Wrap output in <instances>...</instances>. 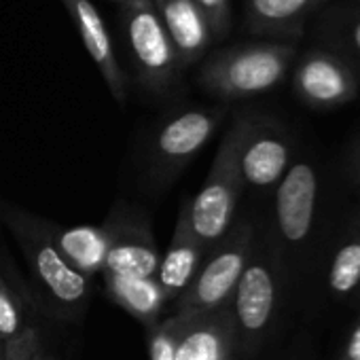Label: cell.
Segmentation results:
<instances>
[{"mask_svg": "<svg viewBox=\"0 0 360 360\" xmlns=\"http://www.w3.org/2000/svg\"><path fill=\"white\" fill-rule=\"evenodd\" d=\"M295 56V43L286 41L240 43L206 58L198 72V83L219 100L252 98L282 83Z\"/></svg>", "mask_w": 360, "mask_h": 360, "instance_id": "obj_1", "label": "cell"}, {"mask_svg": "<svg viewBox=\"0 0 360 360\" xmlns=\"http://www.w3.org/2000/svg\"><path fill=\"white\" fill-rule=\"evenodd\" d=\"M250 125V115H240L225 134L210 165L202 191L187 204L189 225L202 246L212 250L236 223L238 202L244 189L240 150Z\"/></svg>", "mask_w": 360, "mask_h": 360, "instance_id": "obj_2", "label": "cell"}, {"mask_svg": "<svg viewBox=\"0 0 360 360\" xmlns=\"http://www.w3.org/2000/svg\"><path fill=\"white\" fill-rule=\"evenodd\" d=\"M3 217L45 292L68 314L81 309L91 290L89 278L66 261L56 242V227L18 208H5Z\"/></svg>", "mask_w": 360, "mask_h": 360, "instance_id": "obj_3", "label": "cell"}, {"mask_svg": "<svg viewBox=\"0 0 360 360\" xmlns=\"http://www.w3.org/2000/svg\"><path fill=\"white\" fill-rule=\"evenodd\" d=\"M119 24L138 83L153 96H169L185 70L153 0H129L121 5Z\"/></svg>", "mask_w": 360, "mask_h": 360, "instance_id": "obj_4", "label": "cell"}, {"mask_svg": "<svg viewBox=\"0 0 360 360\" xmlns=\"http://www.w3.org/2000/svg\"><path fill=\"white\" fill-rule=\"evenodd\" d=\"M255 246V227L248 221L233 223L227 236L208 250L193 282L174 299V311L178 316H193L214 311L231 303L242 271L250 259Z\"/></svg>", "mask_w": 360, "mask_h": 360, "instance_id": "obj_5", "label": "cell"}, {"mask_svg": "<svg viewBox=\"0 0 360 360\" xmlns=\"http://www.w3.org/2000/svg\"><path fill=\"white\" fill-rule=\"evenodd\" d=\"M278 305V269L265 246H255L231 297V311L238 330V352L255 356L263 345Z\"/></svg>", "mask_w": 360, "mask_h": 360, "instance_id": "obj_6", "label": "cell"}, {"mask_svg": "<svg viewBox=\"0 0 360 360\" xmlns=\"http://www.w3.org/2000/svg\"><path fill=\"white\" fill-rule=\"evenodd\" d=\"M225 108H187L167 117L155 131L150 142L153 174L165 183L183 169L212 138Z\"/></svg>", "mask_w": 360, "mask_h": 360, "instance_id": "obj_7", "label": "cell"}, {"mask_svg": "<svg viewBox=\"0 0 360 360\" xmlns=\"http://www.w3.org/2000/svg\"><path fill=\"white\" fill-rule=\"evenodd\" d=\"M292 87L307 106L335 108L356 98L358 79L341 53L309 49L297 62Z\"/></svg>", "mask_w": 360, "mask_h": 360, "instance_id": "obj_8", "label": "cell"}, {"mask_svg": "<svg viewBox=\"0 0 360 360\" xmlns=\"http://www.w3.org/2000/svg\"><path fill=\"white\" fill-rule=\"evenodd\" d=\"M110 233L104 276L155 278L159 269V248L144 221L131 217H110L106 223Z\"/></svg>", "mask_w": 360, "mask_h": 360, "instance_id": "obj_9", "label": "cell"}, {"mask_svg": "<svg viewBox=\"0 0 360 360\" xmlns=\"http://www.w3.org/2000/svg\"><path fill=\"white\" fill-rule=\"evenodd\" d=\"M318 195V178L316 169L309 163H295L282 180L276 191V223L280 236L288 244H301L314 223Z\"/></svg>", "mask_w": 360, "mask_h": 360, "instance_id": "obj_10", "label": "cell"}, {"mask_svg": "<svg viewBox=\"0 0 360 360\" xmlns=\"http://www.w3.org/2000/svg\"><path fill=\"white\" fill-rule=\"evenodd\" d=\"M238 330L231 303L187 320L176 345V360H236Z\"/></svg>", "mask_w": 360, "mask_h": 360, "instance_id": "obj_11", "label": "cell"}, {"mask_svg": "<svg viewBox=\"0 0 360 360\" xmlns=\"http://www.w3.org/2000/svg\"><path fill=\"white\" fill-rule=\"evenodd\" d=\"M62 5L66 7L68 18L72 20L89 58L96 62L110 96L117 100V104H125L127 100L125 72L117 60L112 39L98 9L94 7L91 0H62Z\"/></svg>", "mask_w": 360, "mask_h": 360, "instance_id": "obj_12", "label": "cell"}, {"mask_svg": "<svg viewBox=\"0 0 360 360\" xmlns=\"http://www.w3.org/2000/svg\"><path fill=\"white\" fill-rule=\"evenodd\" d=\"M290 159L288 142L280 131L250 115V125L240 150V169L244 185L267 189L278 185Z\"/></svg>", "mask_w": 360, "mask_h": 360, "instance_id": "obj_13", "label": "cell"}, {"mask_svg": "<svg viewBox=\"0 0 360 360\" xmlns=\"http://www.w3.org/2000/svg\"><path fill=\"white\" fill-rule=\"evenodd\" d=\"M157 15L172 39L183 70L202 62L214 45L210 28L193 0H153Z\"/></svg>", "mask_w": 360, "mask_h": 360, "instance_id": "obj_14", "label": "cell"}, {"mask_svg": "<svg viewBox=\"0 0 360 360\" xmlns=\"http://www.w3.org/2000/svg\"><path fill=\"white\" fill-rule=\"evenodd\" d=\"M326 0H246L244 26L255 37L295 43L307 18Z\"/></svg>", "mask_w": 360, "mask_h": 360, "instance_id": "obj_15", "label": "cell"}, {"mask_svg": "<svg viewBox=\"0 0 360 360\" xmlns=\"http://www.w3.org/2000/svg\"><path fill=\"white\" fill-rule=\"evenodd\" d=\"M206 255H208L206 248L195 238V233L189 225L187 204H185L180 208V214H178V221L174 227V236H172V244H169L167 252L161 257L159 269L155 276V280L159 282L167 301L178 299L180 292L193 282Z\"/></svg>", "mask_w": 360, "mask_h": 360, "instance_id": "obj_16", "label": "cell"}, {"mask_svg": "<svg viewBox=\"0 0 360 360\" xmlns=\"http://www.w3.org/2000/svg\"><path fill=\"white\" fill-rule=\"evenodd\" d=\"M104 284L110 299L136 320H140L146 328L159 322L167 299L155 278H125L106 274Z\"/></svg>", "mask_w": 360, "mask_h": 360, "instance_id": "obj_17", "label": "cell"}, {"mask_svg": "<svg viewBox=\"0 0 360 360\" xmlns=\"http://www.w3.org/2000/svg\"><path fill=\"white\" fill-rule=\"evenodd\" d=\"M56 242L66 261L85 278L102 274L106 255H108V244H110V233L106 225L102 227H72V229H58L56 227Z\"/></svg>", "mask_w": 360, "mask_h": 360, "instance_id": "obj_18", "label": "cell"}, {"mask_svg": "<svg viewBox=\"0 0 360 360\" xmlns=\"http://www.w3.org/2000/svg\"><path fill=\"white\" fill-rule=\"evenodd\" d=\"M322 37H330L339 49L360 60V9L339 7L328 13L322 22Z\"/></svg>", "mask_w": 360, "mask_h": 360, "instance_id": "obj_19", "label": "cell"}, {"mask_svg": "<svg viewBox=\"0 0 360 360\" xmlns=\"http://www.w3.org/2000/svg\"><path fill=\"white\" fill-rule=\"evenodd\" d=\"M189 316L172 314L148 328V360H176V345Z\"/></svg>", "mask_w": 360, "mask_h": 360, "instance_id": "obj_20", "label": "cell"}, {"mask_svg": "<svg viewBox=\"0 0 360 360\" xmlns=\"http://www.w3.org/2000/svg\"><path fill=\"white\" fill-rule=\"evenodd\" d=\"M360 284V242L345 244L330 265L328 286L337 295H347Z\"/></svg>", "mask_w": 360, "mask_h": 360, "instance_id": "obj_21", "label": "cell"}, {"mask_svg": "<svg viewBox=\"0 0 360 360\" xmlns=\"http://www.w3.org/2000/svg\"><path fill=\"white\" fill-rule=\"evenodd\" d=\"M26 326L28 324L24 320V311L18 299L13 297L7 282L0 278V343L9 345L26 330Z\"/></svg>", "mask_w": 360, "mask_h": 360, "instance_id": "obj_22", "label": "cell"}, {"mask_svg": "<svg viewBox=\"0 0 360 360\" xmlns=\"http://www.w3.org/2000/svg\"><path fill=\"white\" fill-rule=\"evenodd\" d=\"M204 15L214 43H223L231 32V0H193Z\"/></svg>", "mask_w": 360, "mask_h": 360, "instance_id": "obj_23", "label": "cell"}, {"mask_svg": "<svg viewBox=\"0 0 360 360\" xmlns=\"http://www.w3.org/2000/svg\"><path fill=\"white\" fill-rule=\"evenodd\" d=\"M37 349H39L37 330L32 326H26V330L7 345V360H32Z\"/></svg>", "mask_w": 360, "mask_h": 360, "instance_id": "obj_24", "label": "cell"}, {"mask_svg": "<svg viewBox=\"0 0 360 360\" xmlns=\"http://www.w3.org/2000/svg\"><path fill=\"white\" fill-rule=\"evenodd\" d=\"M339 360H360V324L352 330L349 341H347V345L343 347Z\"/></svg>", "mask_w": 360, "mask_h": 360, "instance_id": "obj_25", "label": "cell"}, {"mask_svg": "<svg viewBox=\"0 0 360 360\" xmlns=\"http://www.w3.org/2000/svg\"><path fill=\"white\" fill-rule=\"evenodd\" d=\"M354 165H352V174H354V183L356 185H360V146H358V150H356V157H354V161H352Z\"/></svg>", "mask_w": 360, "mask_h": 360, "instance_id": "obj_26", "label": "cell"}, {"mask_svg": "<svg viewBox=\"0 0 360 360\" xmlns=\"http://www.w3.org/2000/svg\"><path fill=\"white\" fill-rule=\"evenodd\" d=\"M0 360H7V345L0 343Z\"/></svg>", "mask_w": 360, "mask_h": 360, "instance_id": "obj_27", "label": "cell"}, {"mask_svg": "<svg viewBox=\"0 0 360 360\" xmlns=\"http://www.w3.org/2000/svg\"><path fill=\"white\" fill-rule=\"evenodd\" d=\"M32 360H47V358L41 354V349H37V352H34V356H32Z\"/></svg>", "mask_w": 360, "mask_h": 360, "instance_id": "obj_28", "label": "cell"}, {"mask_svg": "<svg viewBox=\"0 0 360 360\" xmlns=\"http://www.w3.org/2000/svg\"><path fill=\"white\" fill-rule=\"evenodd\" d=\"M112 3H117V5H125V3H129V0H112Z\"/></svg>", "mask_w": 360, "mask_h": 360, "instance_id": "obj_29", "label": "cell"}]
</instances>
